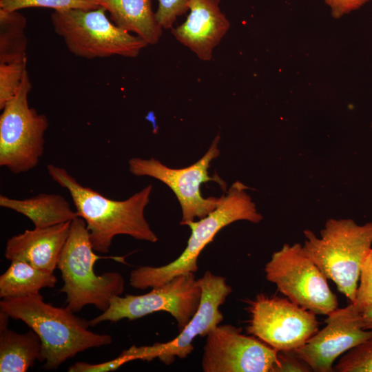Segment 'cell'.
I'll use <instances>...</instances> for the list:
<instances>
[{
    "label": "cell",
    "mask_w": 372,
    "mask_h": 372,
    "mask_svg": "<svg viewBox=\"0 0 372 372\" xmlns=\"http://www.w3.org/2000/svg\"><path fill=\"white\" fill-rule=\"evenodd\" d=\"M333 369L338 372H372V336L342 355Z\"/></svg>",
    "instance_id": "603a6c76"
},
{
    "label": "cell",
    "mask_w": 372,
    "mask_h": 372,
    "mask_svg": "<svg viewBox=\"0 0 372 372\" xmlns=\"http://www.w3.org/2000/svg\"><path fill=\"white\" fill-rule=\"evenodd\" d=\"M118 27L135 33L148 45L157 43L163 33L152 7V0H97Z\"/></svg>",
    "instance_id": "e0dca14e"
},
{
    "label": "cell",
    "mask_w": 372,
    "mask_h": 372,
    "mask_svg": "<svg viewBox=\"0 0 372 372\" xmlns=\"http://www.w3.org/2000/svg\"><path fill=\"white\" fill-rule=\"evenodd\" d=\"M134 360L128 349L123 351L116 358L98 364L76 362L68 368L69 372H109L118 369L124 364Z\"/></svg>",
    "instance_id": "4316f807"
},
{
    "label": "cell",
    "mask_w": 372,
    "mask_h": 372,
    "mask_svg": "<svg viewBox=\"0 0 372 372\" xmlns=\"http://www.w3.org/2000/svg\"><path fill=\"white\" fill-rule=\"evenodd\" d=\"M206 337L204 372H280L278 351L240 328L218 324Z\"/></svg>",
    "instance_id": "7c38bea8"
},
{
    "label": "cell",
    "mask_w": 372,
    "mask_h": 372,
    "mask_svg": "<svg viewBox=\"0 0 372 372\" xmlns=\"http://www.w3.org/2000/svg\"><path fill=\"white\" fill-rule=\"evenodd\" d=\"M307 255L338 290L354 302L361 268L372 249V222L358 225L352 219H329L318 237L304 231Z\"/></svg>",
    "instance_id": "5b68a950"
},
{
    "label": "cell",
    "mask_w": 372,
    "mask_h": 372,
    "mask_svg": "<svg viewBox=\"0 0 372 372\" xmlns=\"http://www.w3.org/2000/svg\"><path fill=\"white\" fill-rule=\"evenodd\" d=\"M247 310V332L278 351L297 349L318 330L316 314L287 298L259 293Z\"/></svg>",
    "instance_id": "8fae6325"
},
{
    "label": "cell",
    "mask_w": 372,
    "mask_h": 372,
    "mask_svg": "<svg viewBox=\"0 0 372 372\" xmlns=\"http://www.w3.org/2000/svg\"><path fill=\"white\" fill-rule=\"evenodd\" d=\"M350 304L360 313L372 309V249L362 266L355 300Z\"/></svg>",
    "instance_id": "d4e9b609"
},
{
    "label": "cell",
    "mask_w": 372,
    "mask_h": 372,
    "mask_svg": "<svg viewBox=\"0 0 372 372\" xmlns=\"http://www.w3.org/2000/svg\"><path fill=\"white\" fill-rule=\"evenodd\" d=\"M325 323L324 328L294 350L315 372L333 371L338 357L372 336L371 330L363 328L361 313L351 304L329 313Z\"/></svg>",
    "instance_id": "5bb4252c"
},
{
    "label": "cell",
    "mask_w": 372,
    "mask_h": 372,
    "mask_svg": "<svg viewBox=\"0 0 372 372\" xmlns=\"http://www.w3.org/2000/svg\"><path fill=\"white\" fill-rule=\"evenodd\" d=\"M56 281L54 272L13 260L0 276V297L15 298L39 293L43 288H53Z\"/></svg>",
    "instance_id": "ffe728a7"
},
{
    "label": "cell",
    "mask_w": 372,
    "mask_h": 372,
    "mask_svg": "<svg viewBox=\"0 0 372 372\" xmlns=\"http://www.w3.org/2000/svg\"><path fill=\"white\" fill-rule=\"evenodd\" d=\"M202 294L198 310L180 333L167 342H156L150 346H133L136 360L151 361L155 358L165 364H172L176 358H186L193 351L196 336H207L223 320L220 307L231 293L226 279L210 271L198 279Z\"/></svg>",
    "instance_id": "4fadbf2b"
},
{
    "label": "cell",
    "mask_w": 372,
    "mask_h": 372,
    "mask_svg": "<svg viewBox=\"0 0 372 372\" xmlns=\"http://www.w3.org/2000/svg\"><path fill=\"white\" fill-rule=\"evenodd\" d=\"M0 206L26 216L37 228L72 221L79 216L63 196L55 194L43 193L25 199H14L1 194Z\"/></svg>",
    "instance_id": "ac0fdd59"
},
{
    "label": "cell",
    "mask_w": 372,
    "mask_h": 372,
    "mask_svg": "<svg viewBox=\"0 0 372 372\" xmlns=\"http://www.w3.org/2000/svg\"><path fill=\"white\" fill-rule=\"evenodd\" d=\"M369 0H324L334 18L338 19L345 14L357 10Z\"/></svg>",
    "instance_id": "f1b7e54d"
},
{
    "label": "cell",
    "mask_w": 372,
    "mask_h": 372,
    "mask_svg": "<svg viewBox=\"0 0 372 372\" xmlns=\"http://www.w3.org/2000/svg\"><path fill=\"white\" fill-rule=\"evenodd\" d=\"M371 126H372V125H371Z\"/></svg>",
    "instance_id": "4dcf8cb0"
},
{
    "label": "cell",
    "mask_w": 372,
    "mask_h": 372,
    "mask_svg": "<svg viewBox=\"0 0 372 372\" xmlns=\"http://www.w3.org/2000/svg\"><path fill=\"white\" fill-rule=\"evenodd\" d=\"M248 187L240 181L234 182L216 208L197 221H189L185 225L191 229L187 246L182 254L172 262L161 267L141 266L130 274V284L136 289L160 286L180 274L198 270L200 252L223 227L238 221L258 223L262 216L247 192Z\"/></svg>",
    "instance_id": "3957f363"
},
{
    "label": "cell",
    "mask_w": 372,
    "mask_h": 372,
    "mask_svg": "<svg viewBox=\"0 0 372 372\" xmlns=\"http://www.w3.org/2000/svg\"><path fill=\"white\" fill-rule=\"evenodd\" d=\"M47 171L54 182L70 193L78 216L86 224L94 251L108 253L117 235L157 242L158 238L144 215L153 189L152 185L126 200H115L82 185L64 168L49 164Z\"/></svg>",
    "instance_id": "6da1fadb"
},
{
    "label": "cell",
    "mask_w": 372,
    "mask_h": 372,
    "mask_svg": "<svg viewBox=\"0 0 372 372\" xmlns=\"http://www.w3.org/2000/svg\"><path fill=\"white\" fill-rule=\"evenodd\" d=\"M267 280L287 298L316 315L338 309V299L318 267L300 243L285 244L265 265Z\"/></svg>",
    "instance_id": "ba28073f"
},
{
    "label": "cell",
    "mask_w": 372,
    "mask_h": 372,
    "mask_svg": "<svg viewBox=\"0 0 372 372\" xmlns=\"http://www.w3.org/2000/svg\"><path fill=\"white\" fill-rule=\"evenodd\" d=\"M97 0H0V9L18 11L28 8H46L54 10H94L100 8Z\"/></svg>",
    "instance_id": "7402d4cb"
},
{
    "label": "cell",
    "mask_w": 372,
    "mask_h": 372,
    "mask_svg": "<svg viewBox=\"0 0 372 372\" xmlns=\"http://www.w3.org/2000/svg\"><path fill=\"white\" fill-rule=\"evenodd\" d=\"M27 59L0 64V109L13 99L22 83L26 69Z\"/></svg>",
    "instance_id": "cb8c5ba5"
},
{
    "label": "cell",
    "mask_w": 372,
    "mask_h": 372,
    "mask_svg": "<svg viewBox=\"0 0 372 372\" xmlns=\"http://www.w3.org/2000/svg\"><path fill=\"white\" fill-rule=\"evenodd\" d=\"M42 343L33 331L21 334L0 327V371L25 372L38 360Z\"/></svg>",
    "instance_id": "d6986e66"
},
{
    "label": "cell",
    "mask_w": 372,
    "mask_h": 372,
    "mask_svg": "<svg viewBox=\"0 0 372 372\" xmlns=\"http://www.w3.org/2000/svg\"><path fill=\"white\" fill-rule=\"evenodd\" d=\"M220 3V0H188L187 19L172 30L178 42L204 61L212 59L214 49L230 28Z\"/></svg>",
    "instance_id": "9a60e30c"
},
{
    "label": "cell",
    "mask_w": 372,
    "mask_h": 372,
    "mask_svg": "<svg viewBox=\"0 0 372 372\" xmlns=\"http://www.w3.org/2000/svg\"><path fill=\"white\" fill-rule=\"evenodd\" d=\"M158 6L155 12L158 23L163 29L173 27L177 18L189 10L188 0H158Z\"/></svg>",
    "instance_id": "484cf974"
},
{
    "label": "cell",
    "mask_w": 372,
    "mask_h": 372,
    "mask_svg": "<svg viewBox=\"0 0 372 372\" xmlns=\"http://www.w3.org/2000/svg\"><path fill=\"white\" fill-rule=\"evenodd\" d=\"M31 88L26 71L17 94L5 105L0 116V165L14 174L34 168L44 151L48 120L30 107Z\"/></svg>",
    "instance_id": "52a82bcc"
},
{
    "label": "cell",
    "mask_w": 372,
    "mask_h": 372,
    "mask_svg": "<svg viewBox=\"0 0 372 372\" xmlns=\"http://www.w3.org/2000/svg\"><path fill=\"white\" fill-rule=\"evenodd\" d=\"M281 365L280 372L283 371H311V368L302 360L295 351H278Z\"/></svg>",
    "instance_id": "83f0119b"
},
{
    "label": "cell",
    "mask_w": 372,
    "mask_h": 372,
    "mask_svg": "<svg viewBox=\"0 0 372 372\" xmlns=\"http://www.w3.org/2000/svg\"><path fill=\"white\" fill-rule=\"evenodd\" d=\"M90 233L84 220L78 216L71 221L70 231L61 251L57 268L63 285L60 292L66 295L67 307L74 312L94 305L102 312L110 300L125 289L123 276L116 271L101 275L94 273V265L100 259L122 261V258L101 256L94 252Z\"/></svg>",
    "instance_id": "277c9868"
},
{
    "label": "cell",
    "mask_w": 372,
    "mask_h": 372,
    "mask_svg": "<svg viewBox=\"0 0 372 372\" xmlns=\"http://www.w3.org/2000/svg\"><path fill=\"white\" fill-rule=\"evenodd\" d=\"M105 9L54 10L51 22L68 50L75 56L93 59L114 55L136 57L148 44L110 20Z\"/></svg>",
    "instance_id": "8992f818"
},
{
    "label": "cell",
    "mask_w": 372,
    "mask_h": 372,
    "mask_svg": "<svg viewBox=\"0 0 372 372\" xmlns=\"http://www.w3.org/2000/svg\"><path fill=\"white\" fill-rule=\"evenodd\" d=\"M71 221L53 226L26 229L10 238L6 243L7 260H19L54 272L70 231Z\"/></svg>",
    "instance_id": "2e32d148"
},
{
    "label": "cell",
    "mask_w": 372,
    "mask_h": 372,
    "mask_svg": "<svg viewBox=\"0 0 372 372\" xmlns=\"http://www.w3.org/2000/svg\"><path fill=\"white\" fill-rule=\"evenodd\" d=\"M361 321L364 329L372 331V309L361 313Z\"/></svg>",
    "instance_id": "f546056e"
},
{
    "label": "cell",
    "mask_w": 372,
    "mask_h": 372,
    "mask_svg": "<svg viewBox=\"0 0 372 372\" xmlns=\"http://www.w3.org/2000/svg\"><path fill=\"white\" fill-rule=\"evenodd\" d=\"M26 19L18 11L0 9V64L26 59Z\"/></svg>",
    "instance_id": "44dd1931"
},
{
    "label": "cell",
    "mask_w": 372,
    "mask_h": 372,
    "mask_svg": "<svg viewBox=\"0 0 372 372\" xmlns=\"http://www.w3.org/2000/svg\"><path fill=\"white\" fill-rule=\"evenodd\" d=\"M0 310L10 318L21 320L33 330L42 343L41 362L45 370H55L67 360L91 348L112 343L108 334L88 329L89 321L68 308L44 301L40 293L15 298H3Z\"/></svg>",
    "instance_id": "7a4b0ae2"
},
{
    "label": "cell",
    "mask_w": 372,
    "mask_h": 372,
    "mask_svg": "<svg viewBox=\"0 0 372 372\" xmlns=\"http://www.w3.org/2000/svg\"><path fill=\"white\" fill-rule=\"evenodd\" d=\"M152 289L143 295L113 297L107 309L89 321L90 326L125 318L134 320L156 311H165L176 320L180 331L198 310L201 299V287L194 273L180 274Z\"/></svg>",
    "instance_id": "30bf717a"
},
{
    "label": "cell",
    "mask_w": 372,
    "mask_h": 372,
    "mask_svg": "<svg viewBox=\"0 0 372 372\" xmlns=\"http://www.w3.org/2000/svg\"><path fill=\"white\" fill-rule=\"evenodd\" d=\"M220 135L213 140L205 155L197 162L184 168H171L154 158L149 159L132 158L128 161L129 171L136 176H149L168 186L176 195L181 209V225L196 218L205 217L218 205L221 197L204 198L200 192L203 183L216 181L226 190V183L218 176L209 174L211 161L220 154L218 143Z\"/></svg>",
    "instance_id": "9c48e42d"
}]
</instances>
